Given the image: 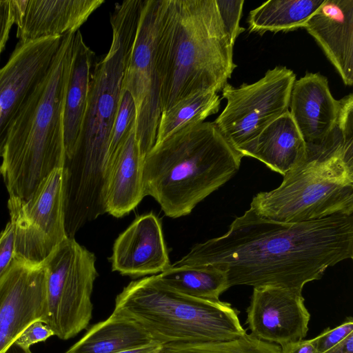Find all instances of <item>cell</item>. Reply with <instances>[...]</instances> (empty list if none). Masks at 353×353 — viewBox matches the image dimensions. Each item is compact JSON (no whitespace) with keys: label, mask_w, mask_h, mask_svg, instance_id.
I'll use <instances>...</instances> for the list:
<instances>
[{"label":"cell","mask_w":353,"mask_h":353,"mask_svg":"<svg viewBox=\"0 0 353 353\" xmlns=\"http://www.w3.org/2000/svg\"><path fill=\"white\" fill-rule=\"evenodd\" d=\"M168 286L183 294L219 301L230 287L225 271L213 265H174L158 274Z\"/></svg>","instance_id":"cb8c5ba5"},{"label":"cell","mask_w":353,"mask_h":353,"mask_svg":"<svg viewBox=\"0 0 353 353\" xmlns=\"http://www.w3.org/2000/svg\"><path fill=\"white\" fill-rule=\"evenodd\" d=\"M310 320L301 290L268 286L254 288L245 324L252 336L281 346L303 339Z\"/></svg>","instance_id":"5bb4252c"},{"label":"cell","mask_w":353,"mask_h":353,"mask_svg":"<svg viewBox=\"0 0 353 353\" xmlns=\"http://www.w3.org/2000/svg\"><path fill=\"white\" fill-rule=\"evenodd\" d=\"M53 335V332L48 325L42 321H37L29 325L14 343L23 349L29 350L30 345L45 341Z\"/></svg>","instance_id":"4dcf8cb0"},{"label":"cell","mask_w":353,"mask_h":353,"mask_svg":"<svg viewBox=\"0 0 353 353\" xmlns=\"http://www.w3.org/2000/svg\"><path fill=\"white\" fill-rule=\"evenodd\" d=\"M153 341L139 323L112 312L107 319L90 327L65 353H117Z\"/></svg>","instance_id":"7402d4cb"},{"label":"cell","mask_w":353,"mask_h":353,"mask_svg":"<svg viewBox=\"0 0 353 353\" xmlns=\"http://www.w3.org/2000/svg\"><path fill=\"white\" fill-rule=\"evenodd\" d=\"M306 156L283 176L276 188L256 194L250 208L285 223L353 214V102L341 103L338 122L320 145H307Z\"/></svg>","instance_id":"3957f363"},{"label":"cell","mask_w":353,"mask_h":353,"mask_svg":"<svg viewBox=\"0 0 353 353\" xmlns=\"http://www.w3.org/2000/svg\"><path fill=\"white\" fill-rule=\"evenodd\" d=\"M156 57L161 112L222 90L236 65L215 0H165Z\"/></svg>","instance_id":"7a4b0ae2"},{"label":"cell","mask_w":353,"mask_h":353,"mask_svg":"<svg viewBox=\"0 0 353 353\" xmlns=\"http://www.w3.org/2000/svg\"><path fill=\"white\" fill-rule=\"evenodd\" d=\"M96 257L74 238L64 239L42 263L46 272L48 315L45 323L62 340L87 328L98 273Z\"/></svg>","instance_id":"ba28073f"},{"label":"cell","mask_w":353,"mask_h":353,"mask_svg":"<svg viewBox=\"0 0 353 353\" xmlns=\"http://www.w3.org/2000/svg\"><path fill=\"white\" fill-rule=\"evenodd\" d=\"M307 145L289 110L269 124L239 154L256 159L285 175L306 156Z\"/></svg>","instance_id":"ffe728a7"},{"label":"cell","mask_w":353,"mask_h":353,"mask_svg":"<svg viewBox=\"0 0 353 353\" xmlns=\"http://www.w3.org/2000/svg\"><path fill=\"white\" fill-rule=\"evenodd\" d=\"M94 57V53L85 44L80 30H77L74 34L72 59L65 97L63 135L65 158L72 154L81 128Z\"/></svg>","instance_id":"44dd1931"},{"label":"cell","mask_w":353,"mask_h":353,"mask_svg":"<svg viewBox=\"0 0 353 353\" xmlns=\"http://www.w3.org/2000/svg\"><path fill=\"white\" fill-rule=\"evenodd\" d=\"M75 32L62 36L46 75L9 131L0 166L9 196L28 200L52 171L63 168L65 97Z\"/></svg>","instance_id":"277c9868"},{"label":"cell","mask_w":353,"mask_h":353,"mask_svg":"<svg viewBox=\"0 0 353 353\" xmlns=\"http://www.w3.org/2000/svg\"><path fill=\"white\" fill-rule=\"evenodd\" d=\"M1 175V174H0Z\"/></svg>","instance_id":"8d00e7d4"},{"label":"cell","mask_w":353,"mask_h":353,"mask_svg":"<svg viewBox=\"0 0 353 353\" xmlns=\"http://www.w3.org/2000/svg\"><path fill=\"white\" fill-rule=\"evenodd\" d=\"M281 353H318L312 339H301L281 345Z\"/></svg>","instance_id":"d6a6232c"},{"label":"cell","mask_w":353,"mask_h":353,"mask_svg":"<svg viewBox=\"0 0 353 353\" xmlns=\"http://www.w3.org/2000/svg\"><path fill=\"white\" fill-rule=\"evenodd\" d=\"M14 24L10 0H0V57Z\"/></svg>","instance_id":"1f68e13d"},{"label":"cell","mask_w":353,"mask_h":353,"mask_svg":"<svg viewBox=\"0 0 353 353\" xmlns=\"http://www.w3.org/2000/svg\"><path fill=\"white\" fill-rule=\"evenodd\" d=\"M223 26L228 34L230 42L234 44L245 28L239 25L244 0H215Z\"/></svg>","instance_id":"83f0119b"},{"label":"cell","mask_w":353,"mask_h":353,"mask_svg":"<svg viewBox=\"0 0 353 353\" xmlns=\"http://www.w3.org/2000/svg\"><path fill=\"white\" fill-rule=\"evenodd\" d=\"M165 0H143V4L122 83L134 100L135 137L143 157L155 143L161 113L157 43Z\"/></svg>","instance_id":"30bf717a"},{"label":"cell","mask_w":353,"mask_h":353,"mask_svg":"<svg viewBox=\"0 0 353 353\" xmlns=\"http://www.w3.org/2000/svg\"><path fill=\"white\" fill-rule=\"evenodd\" d=\"M159 353H281V348L245 333L225 341L165 343Z\"/></svg>","instance_id":"484cf974"},{"label":"cell","mask_w":353,"mask_h":353,"mask_svg":"<svg viewBox=\"0 0 353 353\" xmlns=\"http://www.w3.org/2000/svg\"><path fill=\"white\" fill-rule=\"evenodd\" d=\"M325 0H270L251 10L249 30L263 34L267 31L288 32L304 28L307 21Z\"/></svg>","instance_id":"603a6c76"},{"label":"cell","mask_w":353,"mask_h":353,"mask_svg":"<svg viewBox=\"0 0 353 353\" xmlns=\"http://www.w3.org/2000/svg\"><path fill=\"white\" fill-rule=\"evenodd\" d=\"M353 258V216L285 223L252 208L223 235L195 244L174 265H210L226 272L229 287L301 290L326 269Z\"/></svg>","instance_id":"6da1fadb"},{"label":"cell","mask_w":353,"mask_h":353,"mask_svg":"<svg viewBox=\"0 0 353 353\" xmlns=\"http://www.w3.org/2000/svg\"><path fill=\"white\" fill-rule=\"evenodd\" d=\"M104 0H26L15 22L19 41L75 32Z\"/></svg>","instance_id":"ac0fdd59"},{"label":"cell","mask_w":353,"mask_h":353,"mask_svg":"<svg viewBox=\"0 0 353 353\" xmlns=\"http://www.w3.org/2000/svg\"><path fill=\"white\" fill-rule=\"evenodd\" d=\"M136 118L132 97L128 91L121 89L120 103L110 133L106 168L115 152L135 130Z\"/></svg>","instance_id":"4316f807"},{"label":"cell","mask_w":353,"mask_h":353,"mask_svg":"<svg viewBox=\"0 0 353 353\" xmlns=\"http://www.w3.org/2000/svg\"><path fill=\"white\" fill-rule=\"evenodd\" d=\"M15 234L14 259L41 265L68 236L65 228L63 169L52 171L26 201L9 196Z\"/></svg>","instance_id":"8fae6325"},{"label":"cell","mask_w":353,"mask_h":353,"mask_svg":"<svg viewBox=\"0 0 353 353\" xmlns=\"http://www.w3.org/2000/svg\"><path fill=\"white\" fill-rule=\"evenodd\" d=\"M112 270L139 277L157 274L171 265L161 223L153 213L138 216L115 240Z\"/></svg>","instance_id":"9a60e30c"},{"label":"cell","mask_w":353,"mask_h":353,"mask_svg":"<svg viewBox=\"0 0 353 353\" xmlns=\"http://www.w3.org/2000/svg\"><path fill=\"white\" fill-rule=\"evenodd\" d=\"M304 28L346 85L353 84V0H325Z\"/></svg>","instance_id":"e0dca14e"},{"label":"cell","mask_w":353,"mask_h":353,"mask_svg":"<svg viewBox=\"0 0 353 353\" xmlns=\"http://www.w3.org/2000/svg\"><path fill=\"white\" fill-rule=\"evenodd\" d=\"M242 158L214 122L187 126L145 156L144 194L152 196L166 216H185L237 172Z\"/></svg>","instance_id":"5b68a950"},{"label":"cell","mask_w":353,"mask_h":353,"mask_svg":"<svg viewBox=\"0 0 353 353\" xmlns=\"http://www.w3.org/2000/svg\"><path fill=\"white\" fill-rule=\"evenodd\" d=\"M353 333V318L347 316L339 325L334 328H327L316 337L312 339L318 353L327 352L343 341Z\"/></svg>","instance_id":"f1b7e54d"},{"label":"cell","mask_w":353,"mask_h":353,"mask_svg":"<svg viewBox=\"0 0 353 353\" xmlns=\"http://www.w3.org/2000/svg\"><path fill=\"white\" fill-rule=\"evenodd\" d=\"M162 343L154 341L151 343L135 349L121 351L117 353H159Z\"/></svg>","instance_id":"e575fe53"},{"label":"cell","mask_w":353,"mask_h":353,"mask_svg":"<svg viewBox=\"0 0 353 353\" xmlns=\"http://www.w3.org/2000/svg\"><path fill=\"white\" fill-rule=\"evenodd\" d=\"M221 101L215 92L201 93L186 97L161 112L155 143L187 126L203 122L219 111Z\"/></svg>","instance_id":"d4e9b609"},{"label":"cell","mask_w":353,"mask_h":353,"mask_svg":"<svg viewBox=\"0 0 353 353\" xmlns=\"http://www.w3.org/2000/svg\"><path fill=\"white\" fill-rule=\"evenodd\" d=\"M289 108L305 143L320 145L338 122L341 101L333 97L325 76L307 72L295 81Z\"/></svg>","instance_id":"2e32d148"},{"label":"cell","mask_w":353,"mask_h":353,"mask_svg":"<svg viewBox=\"0 0 353 353\" xmlns=\"http://www.w3.org/2000/svg\"><path fill=\"white\" fill-rule=\"evenodd\" d=\"M143 161L134 130L107 165L103 193L105 212L120 218L133 210L141 201L145 196Z\"/></svg>","instance_id":"d6986e66"},{"label":"cell","mask_w":353,"mask_h":353,"mask_svg":"<svg viewBox=\"0 0 353 353\" xmlns=\"http://www.w3.org/2000/svg\"><path fill=\"white\" fill-rule=\"evenodd\" d=\"M323 353H353V333L347 336L339 345Z\"/></svg>","instance_id":"836d02e7"},{"label":"cell","mask_w":353,"mask_h":353,"mask_svg":"<svg viewBox=\"0 0 353 353\" xmlns=\"http://www.w3.org/2000/svg\"><path fill=\"white\" fill-rule=\"evenodd\" d=\"M15 234L9 221L0 233V280L9 270L14 259Z\"/></svg>","instance_id":"f546056e"},{"label":"cell","mask_w":353,"mask_h":353,"mask_svg":"<svg viewBox=\"0 0 353 353\" xmlns=\"http://www.w3.org/2000/svg\"><path fill=\"white\" fill-rule=\"evenodd\" d=\"M296 81L285 66L268 70L257 81L235 88L227 83L222 89L227 103L214 123L239 153L272 121L289 110Z\"/></svg>","instance_id":"9c48e42d"},{"label":"cell","mask_w":353,"mask_h":353,"mask_svg":"<svg viewBox=\"0 0 353 353\" xmlns=\"http://www.w3.org/2000/svg\"><path fill=\"white\" fill-rule=\"evenodd\" d=\"M4 353H32L30 350H26L14 343Z\"/></svg>","instance_id":"d590c367"},{"label":"cell","mask_w":353,"mask_h":353,"mask_svg":"<svg viewBox=\"0 0 353 353\" xmlns=\"http://www.w3.org/2000/svg\"><path fill=\"white\" fill-rule=\"evenodd\" d=\"M112 312L135 321L162 344L225 341L246 333L230 303L183 294L158 274L131 281L117 296Z\"/></svg>","instance_id":"52a82bcc"},{"label":"cell","mask_w":353,"mask_h":353,"mask_svg":"<svg viewBox=\"0 0 353 353\" xmlns=\"http://www.w3.org/2000/svg\"><path fill=\"white\" fill-rule=\"evenodd\" d=\"M48 315L43 265L14 259L0 280V353H4L34 321Z\"/></svg>","instance_id":"4fadbf2b"},{"label":"cell","mask_w":353,"mask_h":353,"mask_svg":"<svg viewBox=\"0 0 353 353\" xmlns=\"http://www.w3.org/2000/svg\"><path fill=\"white\" fill-rule=\"evenodd\" d=\"M61 37L19 41L7 63L0 68V157L14 120L46 75Z\"/></svg>","instance_id":"7c38bea8"},{"label":"cell","mask_w":353,"mask_h":353,"mask_svg":"<svg viewBox=\"0 0 353 353\" xmlns=\"http://www.w3.org/2000/svg\"><path fill=\"white\" fill-rule=\"evenodd\" d=\"M143 4V0L123 1L110 15V47L94 65L81 128L63 166L65 186L77 194L92 196L103 190L110 133Z\"/></svg>","instance_id":"8992f818"}]
</instances>
